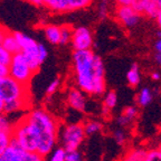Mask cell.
Masks as SVG:
<instances>
[{
	"instance_id": "4",
	"label": "cell",
	"mask_w": 161,
	"mask_h": 161,
	"mask_svg": "<svg viewBox=\"0 0 161 161\" xmlns=\"http://www.w3.org/2000/svg\"><path fill=\"white\" fill-rule=\"evenodd\" d=\"M85 136L86 132L84 129V124L80 122H73V123H68L64 126H60L58 141L60 142L62 147L66 149L67 152H70L80 148Z\"/></svg>"
},
{
	"instance_id": "34",
	"label": "cell",
	"mask_w": 161,
	"mask_h": 161,
	"mask_svg": "<svg viewBox=\"0 0 161 161\" xmlns=\"http://www.w3.org/2000/svg\"><path fill=\"white\" fill-rule=\"evenodd\" d=\"M7 76H9V67L7 65L0 64V80L7 77Z\"/></svg>"
},
{
	"instance_id": "26",
	"label": "cell",
	"mask_w": 161,
	"mask_h": 161,
	"mask_svg": "<svg viewBox=\"0 0 161 161\" xmlns=\"http://www.w3.org/2000/svg\"><path fill=\"white\" fill-rule=\"evenodd\" d=\"M66 157H67V151L60 146L54 149L49 153V161H66Z\"/></svg>"
},
{
	"instance_id": "31",
	"label": "cell",
	"mask_w": 161,
	"mask_h": 161,
	"mask_svg": "<svg viewBox=\"0 0 161 161\" xmlns=\"http://www.w3.org/2000/svg\"><path fill=\"white\" fill-rule=\"evenodd\" d=\"M66 161H83V157L80 153V151H70V152H67Z\"/></svg>"
},
{
	"instance_id": "2",
	"label": "cell",
	"mask_w": 161,
	"mask_h": 161,
	"mask_svg": "<svg viewBox=\"0 0 161 161\" xmlns=\"http://www.w3.org/2000/svg\"><path fill=\"white\" fill-rule=\"evenodd\" d=\"M73 73L75 85L87 95L100 96L105 93V68L103 60L92 49L74 50Z\"/></svg>"
},
{
	"instance_id": "9",
	"label": "cell",
	"mask_w": 161,
	"mask_h": 161,
	"mask_svg": "<svg viewBox=\"0 0 161 161\" xmlns=\"http://www.w3.org/2000/svg\"><path fill=\"white\" fill-rule=\"evenodd\" d=\"M70 43H72L74 50L92 49L94 43V36L92 30L90 29V27H86V26L75 27Z\"/></svg>"
},
{
	"instance_id": "25",
	"label": "cell",
	"mask_w": 161,
	"mask_h": 161,
	"mask_svg": "<svg viewBox=\"0 0 161 161\" xmlns=\"http://www.w3.org/2000/svg\"><path fill=\"white\" fill-rule=\"evenodd\" d=\"M92 3H93V0H68L69 11L85 9L88 6L92 5Z\"/></svg>"
},
{
	"instance_id": "14",
	"label": "cell",
	"mask_w": 161,
	"mask_h": 161,
	"mask_svg": "<svg viewBox=\"0 0 161 161\" xmlns=\"http://www.w3.org/2000/svg\"><path fill=\"white\" fill-rule=\"evenodd\" d=\"M44 34L52 45H60V26L46 25L44 27Z\"/></svg>"
},
{
	"instance_id": "32",
	"label": "cell",
	"mask_w": 161,
	"mask_h": 161,
	"mask_svg": "<svg viewBox=\"0 0 161 161\" xmlns=\"http://www.w3.org/2000/svg\"><path fill=\"white\" fill-rule=\"evenodd\" d=\"M58 87H59V80L56 78V80H54L53 82H50V84L48 85L47 90H46L47 95H53L56 91L58 90Z\"/></svg>"
},
{
	"instance_id": "24",
	"label": "cell",
	"mask_w": 161,
	"mask_h": 161,
	"mask_svg": "<svg viewBox=\"0 0 161 161\" xmlns=\"http://www.w3.org/2000/svg\"><path fill=\"white\" fill-rule=\"evenodd\" d=\"M11 142H13V133L0 131V156H3V152L9 148Z\"/></svg>"
},
{
	"instance_id": "38",
	"label": "cell",
	"mask_w": 161,
	"mask_h": 161,
	"mask_svg": "<svg viewBox=\"0 0 161 161\" xmlns=\"http://www.w3.org/2000/svg\"><path fill=\"white\" fill-rule=\"evenodd\" d=\"M153 59L157 65H158L159 67H161V53H157L156 52V54H154V56H153Z\"/></svg>"
},
{
	"instance_id": "10",
	"label": "cell",
	"mask_w": 161,
	"mask_h": 161,
	"mask_svg": "<svg viewBox=\"0 0 161 161\" xmlns=\"http://www.w3.org/2000/svg\"><path fill=\"white\" fill-rule=\"evenodd\" d=\"M87 94L80 90L77 86H72L68 88L67 95H66V101L67 104L76 112H84L87 106Z\"/></svg>"
},
{
	"instance_id": "16",
	"label": "cell",
	"mask_w": 161,
	"mask_h": 161,
	"mask_svg": "<svg viewBox=\"0 0 161 161\" xmlns=\"http://www.w3.org/2000/svg\"><path fill=\"white\" fill-rule=\"evenodd\" d=\"M1 43H3V45L5 46V47L9 50L10 53L13 54V55H15V54H18V53L21 52V49H20V45H19V43H18L16 36L14 35V33H10L9 31V33L6 35V37L3 38V40L1 42Z\"/></svg>"
},
{
	"instance_id": "7",
	"label": "cell",
	"mask_w": 161,
	"mask_h": 161,
	"mask_svg": "<svg viewBox=\"0 0 161 161\" xmlns=\"http://www.w3.org/2000/svg\"><path fill=\"white\" fill-rule=\"evenodd\" d=\"M0 161H44V157L35 151H28L13 140L9 148L0 156Z\"/></svg>"
},
{
	"instance_id": "39",
	"label": "cell",
	"mask_w": 161,
	"mask_h": 161,
	"mask_svg": "<svg viewBox=\"0 0 161 161\" xmlns=\"http://www.w3.org/2000/svg\"><path fill=\"white\" fill-rule=\"evenodd\" d=\"M26 1L35 6H44V3H45V0H26Z\"/></svg>"
},
{
	"instance_id": "3",
	"label": "cell",
	"mask_w": 161,
	"mask_h": 161,
	"mask_svg": "<svg viewBox=\"0 0 161 161\" xmlns=\"http://www.w3.org/2000/svg\"><path fill=\"white\" fill-rule=\"evenodd\" d=\"M14 35L17 38L20 45L21 53L25 55L31 69L37 73L40 66L43 65L48 56V50L43 44L36 42L34 38L20 31H14Z\"/></svg>"
},
{
	"instance_id": "22",
	"label": "cell",
	"mask_w": 161,
	"mask_h": 161,
	"mask_svg": "<svg viewBox=\"0 0 161 161\" xmlns=\"http://www.w3.org/2000/svg\"><path fill=\"white\" fill-rule=\"evenodd\" d=\"M15 123L10 120L9 114L1 113L0 114V131L1 132H8V133H13Z\"/></svg>"
},
{
	"instance_id": "6",
	"label": "cell",
	"mask_w": 161,
	"mask_h": 161,
	"mask_svg": "<svg viewBox=\"0 0 161 161\" xmlns=\"http://www.w3.org/2000/svg\"><path fill=\"white\" fill-rule=\"evenodd\" d=\"M0 97L5 102L28 98V86L9 75L0 80Z\"/></svg>"
},
{
	"instance_id": "27",
	"label": "cell",
	"mask_w": 161,
	"mask_h": 161,
	"mask_svg": "<svg viewBox=\"0 0 161 161\" xmlns=\"http://www.w3.org/2000/svg\"><path fill=\"white\" fill-rule=\"evenodd\" d=\"M13 54L3 45V43H0V64L9 66V64L11 63V59H13Z\"/></svg>"
},
{
	"instance_id": "33",
	"label": "cell",
	"mask_w": 161,
	"mask_h": 161,
	"mask_svg": "<svg viewBox=\"0 0 161 161\" xmlns=\"http://www.w3.org/2000/svg\"><path fill=\"white\" fill-rule=\"evenodd\" d=\"M153 48H154V52L161 53V30H159L158 34H157V38L153 43Z\"/></svg>"
},
{
	"instance_id": "28",
	"label": "cell",
	"mask_w": 161,
	"mask_h": 161,
	"mask_svg": "<svg viewBox=\"0 0 161 161\" xmlns=\"http://www.w3.org/2000/svg\"><path fill=\"white\" fill-rule=\"evenodd\" d=\"M111 3H112V0H100V3H98L97 7V14L101 19H103L108 15Z\"/></svg>"
},
{
	"instance_id": "41",
	"label": "cell",
	"mask_w": 161,
	"mask_h": 161,
	"mask_svg": "<svg viewBox=\"0 0 161 161\" xmlns=\"http://www.w3.org/2000/svg\"><path fill=\"white\" fill-rule=\"evenodd\" d=\"M3 110H5V101L0 97V114L3 113Z\"/></svg>"
},
{
	"instance_id": "13",
	"label": "cell",
	"mask_w": 161,
	"mask_h": 161,
	"mask_svg": "<svg viewBox=\"0 0 161 161\" xmlns=\"http://www.w3.org/2000/svg\"><path fill=\"white\" fill-rule=\"evenodd\" d=\"M29 102V98H24V100H15V101H10V102H5V110H3V113L6 114H15L19 111L26 110V108L29 106L28 104Z\"/></svg>"
},
{
	"instance_id": "21",
	"label": "cell",
	"mask_w": 161,
	"mask_h": 161,
	"mask_svg": "<svg viewBox=\"0 0 161 161\" xmlns=\"http://www.w3.org/2000/svg\"><path fill=\"white\" fill-rule=\"evenodd\" d=\"M74 28L70 25L60 26V45H67L73 37Z\"/></svg>"
},
{
	"instance_id": "11",
	"label": "cell",
	"mask_w": 161,
	"mask_h": 161,
	"mask_svg": "<svg viewBox=\"0 0 161 161\" xmlns=\"http://www.w3.org/2000/svg\"><path fill=\"white\" fill-rule=\"evenodd\" d=\"M133 7L142 16L154 19L161 10V0H136Z\"/></svg>"
},
{
	"instance_id": "8",
	"label": "cell",
	"mask_w": 161,
	"mask_h": 161,
	"mask_svg": "<svg viewBox=\"0 0 161 161\" xmlns=\"http://www.w3.org/2000/svg\"><path fill=\"white\" fill-rule=\"evenodd\" d=\"M115 20L122 27L132 29L140 24L142 15L133 6H116L114 9Z\"/></svg>"
},
{
	"instance_id": "20",
	"label": "cell",
	"mask_w": 161,
	"mask_h": 161,
	"mask_svg": "<svg viewBox=\"0 0 161 161\" xmlns=\"http://www.w3.org/2000/svg\"><path fill=\"white\" fill-rule=\"evenodd\" d=\"M147 151L143 149H133L122 158L121 161H146Z\"/></svg>"
},
{
	"instance_id": "40",
	"label": "cell",
	"mask_w": 161,
	"mask_h": 161,
	"mask_svg": "<svg viewBox=\"0 0 161 161\" xmlns=\"http://www.w3.org/2000/svg\"><path fill=\"white\" fill-rule=\"evenodd\" d=\"M154 20H156V23H157V26H158V28L161 30V10L158 13V15H157V17L154 18Z\"/></svg>"
},
{
	"instance_id": "5",
	"label": "cell",
	"mask_w": 161,
	"mask_h": 161,
	"mask_svg": "<svg viewBox=\"0 0 161 161\" xmlns=\"http://www.w3.org/2000/svg\"><path fill=\"white\" fill-rule=\"evenodd\" d=\"M8 67H9V75L24 85H29L30 80L35 75V72L31 69L27 58L21 52L13 56L11 63Z\"/></svg>"
},
{
	"instance_id": "29",
	"label": "cell",
	"mask_w": 161,
	"mask_h": 161,
	"mask_svg": "<svg viewBox=\"0 0 161 161\" xmlns=\"http://www.w3.org/2000/svg\"><path fill=\"white\" fill-rule=\"evenodd\" d=\"M113 138L116 143L122 146V144L125 143L126 140H128V133H126V131L123 130V129H116L113 132Z\"/></svg>"
},
{
	"instance_id": "12",
	"label": "cell",
	"mask_w": 161,
	"mask_h": 161,
	"mask_svg": "<svg viewBox=\"0 0 161 161\" xmlns=\"http://www.w3.org/2000/svg\"><path fill=\"white\" fill-rule=\"evenodd\" d=\"M138 108L136 106H128L125 108L122 113L116 118V123L121 128H126L128 125H130L132 122L136 119L138 116Z\"/></svg>"
},
{
	"instance_id": "42",
	"label": "cell",
	"mask_w": 161,
	"mask_h": 161,
	"mask_svg": "<svg viewBox=\"0 0 161 161\" xmlns=\"http://www.w3.org/2000/svg\"><path fill=\"white\" fill-rule=\"evenodd\" d=\"M158 149H159V150H160V151H161V143H160V144H159V147H158Z\"/></svg>"
},
{
	"instance_id": "35",
	"label": "cell",
	"mask_w": 161,
	"mask_h": 161,
	"mask_svg": "<svg viewBox=\"0 0 161 161\" xmlns=\"http://www.w3.org/2000/svg\"><path fill=\"white\" fill-rule=\"evenodd\" d=\"M116 6H133L136 0H114Z\"/></svg>"
},
{
	"instance_id": "23",
	"label": "cell",
	"mask_w": 161,
	"mask_h": 161,
	"mask_svg": "<svg viewBox=\"0 0 161 161\" xmlns=\"http://www.w3.org/2000/svg\"><path fill=\"white\" fill-rule=\"evenodd\" d=\"M84 129H85L86 136H92V134H95L97 132H100L101 129H102V124L95 120H88L84 122Z\"/></svg>"
},
{
	"instance_id": "15",
	"label": "cell",
	"mask_w": 161,
	"mask_h": 161,
	"mask_svg": "<svg viewBox=\"0 0 161 161\" xmlns=\"http://www.w3.org/2000/svg\"><path fill=\"white\" fill-rule=\"evenodd\" d=\"M47 9H49L53 13H66L69 11V6H68V0H45L44 3Z\"/></svg>"
},
{
	"instance_id": "1",
	"label": "cell",
	"mask_w": 161,
	"mask_h": 161,
	"mask_svg": "<svg viewBox=\"0 0 161 161\" xmlns=\"http://www.w3.org/2000/svg\"><path fill=\"white\" fill-rule=\"evenodd\" d=\"M59 122L45 108L30 110L15 122L13 140L28 151L46 157L58 142Z\"/></svg>"
},
{
	"instance_id": "36",
	"label": "cell",
	"mask_w": 161,
	"mask_h": 161,
	"mask_svg": "<svg viewBox=\"0 0 161 161\" xmlns=\"http://www.w3.org/2000/svg\"><path fill=\"white\" fill-rule=\"evenodd\" d=\"M8 33H9V30H8L6 27H3V26L0 24V43L3 42V38L6 37V35H7Z\"/></svg>"
},
{
	"instance_id": "18",
	"label": "cell",
	"mask_w": 161,
	"mask_h": 161,
	"mask_svg": "<svg viewBox=\"0 0 161 161\" xmlns=\"http://www.w3.org/2000/svg\"><path fill=\"white\" fill-rule=\"evenodd\" d=\"M153 100V92L149 87L141 88L140 92L136 95V104L140 108H144V106L149 105Z\"/></svg>"
},
{
	"instance_id": "17",
	"label": "cell",
	"mask_w": 161,
	"mask_h": 161,
	"mask_svg": "<svg viewBox=\"0 0 161 161\" xmlns=\"http://www.w3.org/2000/svg\"><path fill=\"white\" fill-rule=\"evenodd\" d=\"M126 80H128V84L132 87H136L140 84L141 82V72L140 67H139L138 64H132L130 67V69L128 70L126 73Z\"/></svg>"
},
{
	"instance_id": "37",
	"label": "cell",
	"mask_w": 161,
	"mask_h": 161,
	"mask_svg": "<svg viewBox=\"0 0 161 161\" xmlns=\"http://www.w3.org/2000/svg\"><path fill=\"white\" fill-rule=\"evenodd\" d=\"M150 77H151V80H154V82H159V80H161V73L158 72V70H154V72L151 73Z\"/></svg>"
},
{
	"instance_id": "30",
	"label": "cell",
	"mask_w": 161,
	"mask_h": 161,
	"mask_svg": "<svg viewBox=\"0 0 161 161\" xmlns=\"http://www.w3.org/2000/svg\"><path fill=\"white\" fill-rule=\"evenodd\" d=\"M146 161H161V151L157 149H151L147 151Z\"/></svg>"
},
{
	"instance_id": "19",
	"label": "cell",
	"mask_w": 161,
	"mask_h": 161,
	"mask_svg": "<svg viewBox=\"0 0 161 161\" xmlns=\"http://www.w3.org/2000/svg\"><path fill=\"white\" fill-rule=\"evenodd\" d=\"M118 104V94L115 91H108V93L104 94L103 97V110L104 113H108L110 111H112Z\"/></svg>"
}]
</instances>
